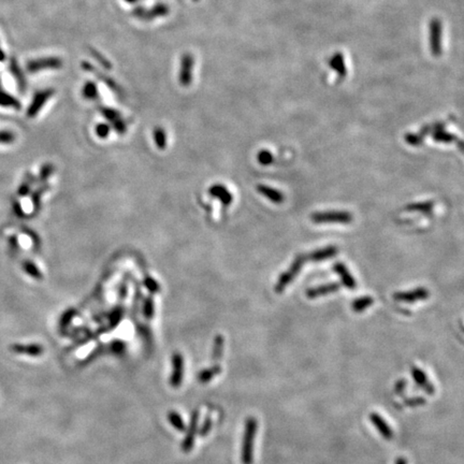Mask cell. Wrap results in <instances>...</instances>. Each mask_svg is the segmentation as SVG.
<instances>
[{
  "mask_svg": "<svg viewBox=\"0 0 464 464\" xmlns=\"http://www.w3.org/2000/svg\"><path fill=\"white\" fill-rule=\"evenodd\" d=\"M258 421L255 417H248L245 421L241 460L243 464H252L254 462V445L257 434Z\"/></svg>",
  "mask_w": 464,
  "mask_h": 464,
  "instance_id": "cell-1",
  "label": "cell"
},
{
  "mask_svg": "<svg viewBox=\"0 0 464 464\" xmlns=\"http://www.w3.org/2000/svg\"><path fill=\"white\" fill-rule=\"evenodd\" d=\"M312 221L316 224L325 223H341L349 224L354 220L353 215L349 212L343 211H328V212H317L312 215Z\"/></svg>",
  "mask_w": 464,
  "mask_h": 464,
  "instance_id": "cell-2",
  "label": "cell"
},
{
  "mask_svg": "<svg viewBox=\"0 0 464 464\" xmlns=\"http://www.w3.org/2000/svg\"><path fill=\"white\" fill-rule=\"evenodd\" d=\"M305 261H306V256L305 255H299L294 259V261L292 262V265L290 266V268L288 269L284 274H282L281 277H279L277 285L275 287V289H276V291L278 293L282 292L285 289V288L288 286V284H289L292 281V279L298 275V273L300 272V270L302 269Z\"/></svg>",
  "mask_w": 464,
  "mask_h": 464,
  "instance_id": "cell-3",
  "label": "cell"
},
{
  "mask_svg": "<svg viewBox=\"0 0 464 464\" xmlns=\"http://www.w3.org/2000/svg\"><path fill=\"white\" fill-rule=\"evenodd\" d=\"M184 358L181 354L175 353L172 357V373L170 376V385L173 388H179L184 378Z\"/></svg>",
  "mask_w": 464,
  "mask_h": 464,
  "instance_id": "cell-4",
  "label": "cell"
},
{
  "mask_svg": "<svg viewBox=\"0 0 464 464\" xmlns=\"http://www.w3.org/2000/svg\"><path fill=\"white\" fill-rule=\"evenodd\" d=\"M199 416H200L199 410H195L194 413L191 414L189 428H188V430L186 431L185 440L183 441V444H182V450L184 452H189L192 449V447H194L195 437H196V434H197V431H198Z\"/></svg>",
  "mask_w": 464,
  "mask_h": 464,
  "instance_id": "cell-5",
  "label": "cell"
},
{
  "mask_svg": "<svg viewBox=\"0 0 464 464\" xmlns=\"http://www.w3.org/2000/svg\"><path fill=\"white\" fill-rule=\"evenodd\" d=\"M429 291L424 287L416 288L414 290L406 291V292H397L393 294V299L398 302H406V303H413L419 300H426L429 298Z\"/></svg>",
  "mask_w": 464,
  "mask_h": 464,
  "instance_id": "cell-6",
  "label": "cell"
},
{
  "mask_svg": "<svg viewBox=\"0 0 464 464\" xmlns=\"http://www.w3.org/2000/svg\"><path fill=\"white\" fill-rule=\"evenodd\" d=\"M370 420L372 425L376 428V430L379 432V434L384 437L385 440H391L393 437V431L391 427L387 424L386 420H385L379 414L377 413H372L370 415Z\"/></svg>",
  "mask_w": 464,
  "mask_h": 464,
  "instance_id": "cell-7",
  "label": "cell"
},
{
  "mask_svg": "<svg viewBox=\"0 0 464 464\" xmlns=\"http://www.w3.org/2000/svg\"><path fill=\"white\" fill-rule=\"evenodd\" d=\"M411 375H413V377L418 386L421 387L428 393V395H433V393L435 392L434 386L431 382L428 381L427 374L421 369L414 366L413 369H411Z\"/></svg>",
  "mask_w": 464,
  "mask_h": 464,
  "instance_id": "cell-8",
  "label": "cell"
},
{
  "mask_svg": "<svg viewBox=\"0 0 464 464\" xmlns=\"http://www.w3.org/2000/svg\"><path fill=\"white\" fill-rule=\"evenodd\" d=\"M333 270L339 274L341 281H342V284L348 288V289H355L356 288V281L355 278L352 276V274L349 273V271L347 270L346 266L341 264V262H338L333 266Z\"/></svg>",
  "mask_w": 464,
  "mask_h": 464,
  "instance_id": "cell-9",
  "label": "cell"
},
{
  "mask_svg": "<svg viewBox=\"0 0 464 464\" xmlns=\"http://www.w3.org/2000/svg\"><path fill=\"white\" fill-rule=\"evenodd\" d=\"M11 350L15 354L26 355V356H30V357H38L43 354V347L38 344H30V345L14 344L11 346Z\"/></svg>",
  "mask_w": 464,
  "mask_h": 464,
  "instance_id": "cell-10",
  "label": "cell"
},
{
  "mask_svg": "<svg viewBox=\"0 0 464 464\" xmlns=\"http://www.w3.org/2000/svg\"><path fill=\"white\" fill-rule=\"evenodd\" d=\"M338 254V248L335 246H328L321 249L314 250L310 252L309 255L306 256V260L310 261H322V260H327L330 259L333 256H335Z\"/></svg>",
  "mask_w": 464,
  "mask_h": 464,
  "instance_id": "cell-11",
  "label": "cell"
},
{
  "mask_svg": "<svg viewBox=\"0 0 464 464\" xmlns=\"http://www.w3.org/2000/svg\"><path fill=\"white\" fill-rule=\"evenodd\" d=\"M340 287L341 286L338 283H330L327 285H321L318 287L312 288V289H309L308 291H306V296L311 298V299H314V298H317V297L333 293L340 289Z\"/></svg>",
  "mask_w": 464,
  "mask_h": 464,
  "instance_id": "cell-12",
  "label": "cell"
},
{
  "mask_svg": "<svg viewBox=\"0 0 464 464\" xmlns=\"http://www.w3.org/2000/svg\"><path fill=\"white\" fill-rule=\"evenodd\" d=\"M221 373L222 367L220 365H213L211 367H207V369H203L202 371H200L197 375V379L201 384H207Z\"/></svg>",
  "mask_w": 464,
  "mask_h": 464,
  "instance_id": "cell-13",
  "label": "cell"
},
{
  "mask_svg": "<svg viewBox=\"0 0 464 464\" xmlns=\"http://www.w3.org/2000/svg\"><path fill=\"white\" fill-rule=\"evenodd\" d=\"M258 190L261 192L262 195L266 196L269 200L272 201V202L281 203L282 201L284 200V197H283V195H282V192H279V191L276 190V189H273V188L268 187V186L260 185V186L258 187Z\"/></svg>",
  "mask_w": 464,
  "mask_h": 464,
  "instance_id": "cell-14",
  "label": "cell"
},
{
  "mask_svg": "<svg viewBox=\"0 0 464 464\" xmlns=\"http://www.w3.org/2000/svg\"><path fill=\"white\" fill-rule=\"evenodd\" d=\"M168 420L170 425L175 429V430L179 432H185L186 431V426L184 424V420L181 417V415L177 411L171 410L168 414Z\"/></svg>",
  "mask_w": 464,
  "mask_h": 464,
  "instance_id": "cell-15",
  "label": "cell"
},
{
  "mask_svg": "<svg viewBox=\"0 0 464 464\" xmlns=\"http://www.w3.org/2000/svg\"><path fill=\"white\" fill-rule=\"evenodd\" d=\"M373 302H374V300H373L372 297L365 296V297L358 298V299H356L353 302L352 309L356 313H361V312L365 311L367 308H369V306H371L373 304Z\"/></svg>",
  "mask_w": 464,
  "mask_h": 464,
  "instance_id": "cell-16",
  "label": "cell"
},
{
  "mask_svg": "<svg viewBox=\"0 0 464 464\" xmlns=\"http://www.w3.org/2000/svg\"><path fill=\"white\" fill-rule=\"evenodd\" d=\"M433 205H434L433 201H426V202H418L414 204H409L406 206V209L407 211H418V212L429 213L433 209Z\"/></svg>",
  "mask_w": 464,
  "mask_h": 464,
  "instance_id": "cell-17",
  "label": "cell"
},
{
  "mask_svg": "<svg viewBox=\"0 0 464 464\" xmlns=\"http://www.w3.org/2000/svg\"><path fill=\"white\" fill-rule=\"evenodd\" d=\"M23 269L26 273H27L29 276L36 278V279H41L42 274L40 272V270L37 268V266L32 264L31 261H25L23 264Z\"/></svg>",
  "mask_w": 464,
  "mask_h": 464,
  "instance_id": "cell-18",
  "label": "cell"
},
{
  "mask_svg": "<svg viewBox=\"0 0 464 464\" xmlns=\"http://www.w3.org/2000/svg\"><path fill=\"white\" fill-rule=\"evenodd\" d=\"M223 349H224V339L222 336H217L214 341L212 358L215 359V360H217V359H221L223 356Z\"/></svg>",
  "mask_w": 464,
  "mask_h": 464,
  "instance_id": "cell-19",
  "label": "cell"
},
{
  "mask_svg": "<svg viewBox=\"0 0 464 464\" xmlns=\"http://www.w3.org/2000/svg\"><path fill=\"white\" fill-rule=\"evenodd\" d=\"M52 171H53V165L50 164V163H47L43 165V167L41 168V172H40V175H39V179H40V182H45L50 175L52 174Z\"/></svg>",
  "mask_w": 464,
  "mask_h": 464,
  "instance_id": "cell-20",
  "label": "cell"
},
{
  "mask_svg": "<svg viewBox=\"0 0 464 464\" xmlns=\"http://www.w3.org/2000/svg\"><path fill=\"white\" fill-rule=\"evenodd\" d=\"M258 160H259V162H260L261 164L268 165V164H270L271 162H272L273 157H272V155H271L270 152H268V151H262V152H260V154H259V156H258Z\"/></svg>",
  "mask_w": 464,
  "mask_h": 464,
  "instance_id": "cell-21",
  "label": "cell"
},
{
  "mask_svg": "<svg viewBox=\"0 0 464 464\" xmlns=\"http://www.w3.org/2000/svg\"><path fill=\"white\" fill-rule=\"evenodd\" d=\"M15 140V137L10 131H0V143L9 144L12 143Z\"/></svg>",
  "mask_w": 464,
  "mask_h": 464,
  "instance_id": "cell-22",
  "label": "cell"
},
{
  "mask_svg": "<svg viewBox=\"0 0 464 464\" xmlns=\"http://www.w3.org/2000/svg\"><path fill=\"white\" fill-rule=\"evenodd\" d=\"M212 419L207 417L205 420H204V423L202 425V427L200 428V435L201 436H205L209 433V431H211V429H212Z\"/></svg>",
  "mask_w": 464,
  "mask_h": 464,
  "instance_id": "cell-23",
  "label": "cell"
},
{
  "mask_svg": "<svg viewBox=\"0 0 464 464\" xmlns=\"http://www.w3.org/2000/svg\"><path fill=\"white\" fill-rule=\"evenodd\" d=\"M434 140H435V141H440V142H451L452 140H454V138L449 134H446V133H443V131H440V133H437V134L434 135Z\"/></svg>",
  "mask_w": 464,
  "mask_h": 464,
  "instance_id": "cell-24",
  "label": "cell"
},
{
  "mask_svg": "<svg viewBox=\"0 0 464 464\" xmlns=\"http://www.w3.org/2000/svg\"><path fill=\"white\" fill-rule=\"evenodd\" d=\"M425 399L423 398H416V399H411L409 401H407V403H409L408 405H423L421 403H425Z\"/></svg>",
  "mask_w": 464,
  "mask_h": 464,
  "instance_id": "cell-25",
  "label": "cell"
},
{
  "mask_svg": "<svg viewBox=\"0 0 464 464\" xmlns=\"http://www.w3.org/2000/svg\"><path fill=\"white\" fill-rule=\"evenodd\" d=\"M97 133H98V135L100 137H106L108 135V133H109V129H108V127L106 125H100L98 127Z\"/></svg>",
  "mask_w": 464,
  "mask_h": 464,
  "instance_id": "cell-26",
  "label": "cell"
},
{
  "mask_svg": "<svg viewBox=\"0 0 464 464\" xmlns=\"http://www.w3.org/2000/svg\"><path fill=\"white\" fill-rule=\"evenodd\" d=\"M28 192H29V185H28V184L25 183V184H23V185L20 188V195L25 196V195H27Z\"/></svg>",
  "mask_w": 464,
  "mask_h": 464,
  "instance_id": "cell-27",
  "label": "cell"
},
{
  "mask_svg": "<svg viewBox=\"0 0 464 464\" xmlns=\"http://www.w3.org/2000/svg\"><path fill=\"white\" fill-rule=\"evenodd\" d=\"M41 192L42 190L38 191V192H34V195H33V199H32V202L34 204V206H39V202H40V195H41Z\"/></svg>",
  "mask_w": 464,
  "mask_h": 464,
  "instance_id": "cell-28",
  "label": "cell"
},
{
  "mask_svg": "<svg viewBox=\"0 0 464 464\" xmlns=\"http://www.w3.org/2000/svg\"><path fill=\"white\" fill-rule=\"evenodd\" d=\"M124 348H125V345L122 343H117V345H113V350H114L115 353H121L122 350H124Z\"/></svg>",
  "mask_w": 464,
  "mask_h": 464,
  "instance_id": "cell-29",
  "label": "cell"
},
{
  "mask_svg": "<svg viewBox=\"0 0 464 464\" xmlns=\"http://www.w3.org/2000/svg\"><path fill=\"white\" fill-rule=\"evenodd\" d=\"M403 386H405V382H404V381H400V382L398 383V385H397V387H399V388H396V391H397V392H401L402 390L404 389Z\"/></svg>",
  "mask_w": 464,
  "mask_h": 464,
  "instance_id": "cell-30",
  "label": "cell"
},
{
  "mask_svg": "<svg viewBox=\"0 0 464 464\" xmlns=\"http://www.w3.org/2000/svg\"><path fill=\"white\" fill-rule=\"evenodd\" d=\"M396 464H407V461L404 458H399L396 462Z\"/></svg>",
  "mask_w": 464,
  "mask_h": 464,
  "instance_id": "cell-31",
  "label": "cell"
}]
</instances>
